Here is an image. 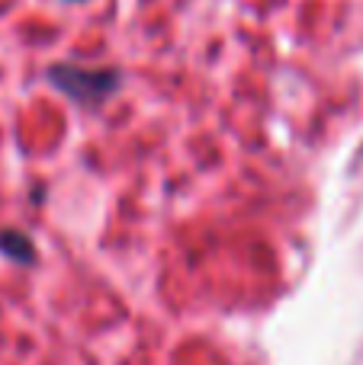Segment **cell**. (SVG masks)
<instances>
[{"instance_id":"1","label":"cell","mask_w":363,"mask_h":365,"mask_svg":"<svg viewBox=\"0 0 363 365\" xmlns=\"http://www.w3.org/2000/svg\"><path fill=\"white\" fill-rule=\"evenodd\" d=\"M49 81L61 90L64 96H71L81 106H100L103 100L119 90L122 74L109 68H81V64H55L49 71Z\"/></svg>"},{"instance_id":"2","label":"cell","mask_w":363,"mask_h":365,"mask_svg":"<svg viewBox=\"0 0 363 365\" xmlns=\"http://www.w3.org/2000/svg\"><path fill=\"white\" fill-rule=\"evenodd\" d=\"M0 253H6V257L16 259V263H32V259H36V247H32L29 234L16 231V227L0 231Z\"/></svg>"},{"instance_id":"3","label":"cell","mask_w":363,"mask_h":365,"mask_svg":"<svg viewBox=\"0 0 363 365\" xmlns=\"http://www.w3.org/2000/svg\"><path fill=\"white\" fill-rule=\"evenodd\" d=\"M68 4H81V0H68Z\"/></svg>"}]
</instances>
